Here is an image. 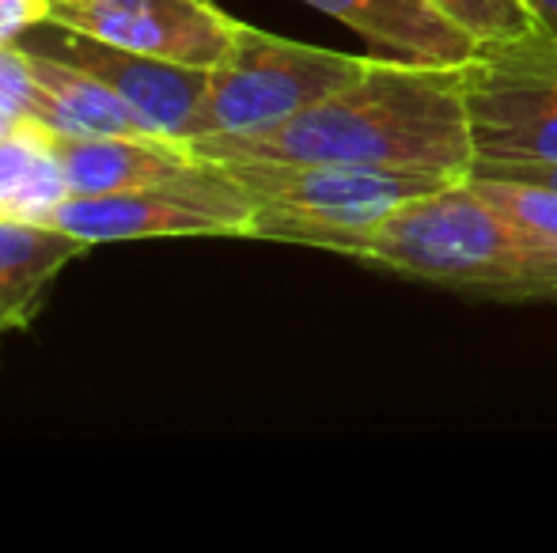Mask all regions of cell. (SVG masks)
<instances>
[{"mask_svg": "<svg viewBox=\"0 0 557 553\" xmlns=\"http://www.w3.org/2000/svg\"><path fill=\"white\" fill-rule=\"evenodd\" d=\"M304 4L342 20L380 58L462 65L478 50L474 38L444 20L429 0H304Z\"/></svg>", "mask_w": 557, "mask_h": 553, "instance_id": "cell-10", "label": "cell"}, {"mask_svg": "<svg viewBox=\"0 0 557 553\" xmlns=\"http://www.w3.org/2000/svg\"><path fill=\"white\" fill-rule=\"evenodd\" d=\"M91 243L50 224L0 221V338L35 323L53 280Z\"/></svg>", "mask_w": 557, "mask_h": 553, "instance_id": "cell-11", "label": "cell"}, {"mask_svg": "<svg viewBox=\"0 0 557 553\" xmlns=\"http://www.w3.org/2000/svg\"><path fill=\"white\" fill-rule=\"evenodd\" d=\"M50 148L65 171L69 193H125L198 186L221 171L201 160L183 140L163 137H61L50 134Z\"/></svg>", "mask_w": 557, "mask_h": 553, "instance_id": "cell-9", "label": "cell"}, {"mask_svg": "<svg viewBox=\"0 0 557 553\" xmlns=\"http://www.w3.org/2000/svg\"><path fill=\"white\" fill-rule=\"evenodd\" d=\"M61 198H69V183L50 148V129L23 122L0 137V221L46 224Z\"/></svg>", "mask_w": 557, "mask_h": 553, "instance_id": "cell-13", "label": "cell"}, {"mask_svg": "<svg viewBox=\"0 0 557 553\" xmlns=\"http://www.w3.org/2000/svg\"><path fill=\"white\" fill-rule=\"evenodd\" d=\"M474 175V171H470ZM478 175H500V178H520V183H535V186H550L557 190V167H485Z\"/></svg>", "mask_w": 557, "mask_h": 553, "instance_id": "cell-18", "label": "cell"}, {"mask_svg": "<svg viewBox=\"0 0 557 553\" xmlns=\"http://www.w3.org/2000/svg\"><path fill=\"white\" fill-rule=\"evenodd\" d=\"M444 20H451L462 35H470L478 46L520 38L539 27L528 0H429Z\"/></svg>", "mask_w": 557, "mask_h": 553, "instance_id": "cell-14", "label": "cell"}, {"mask_svg": "<svg viewBox=\"0 0 557 553\" xmlns=\"http://www.w3.org/2000/svg\"><path fill=\"white\" fill-rule=\"evenodd\" d=\"M232 178L255 198L250 239L296 243L357 259L368 236L403 201L441 190L459 178L418 175V171H368L337 163H224Z\"/></svg>", "mask_w": 557, "mask_h": 553, "instance_id": "cell-3", "label": "cell"}, {"mask_svg": "<svg viewBox=\"0 0 557 553\" xmlns=\"http://www.w3.org/2000/svg\"><path fill=\"white\" fill-rule=\"evenodd\" d=\"M53 0H0V46H20L35 27L50 20Z\"/></svg>", "mask_w": 557, "mask_h": 553, "instance_id": "cell-17", "label": "cell"}, {"mask_svg": "<svg viewBox=\"0 0 557 553\" xmlns=\"http://www.w3.org/2000/svg\"><path fill=\"white\" fill-rule=\"evenodd\" d=\"M20 126H23V122H15L12 114H4V111H0V137H4V134H12V129H20Z\"/></svg>", "mask_w": 557, "mask_h": 553, "instance_id": "cell-20", "label": "cell"}, {"mask_svg": "<svg viewBox=\"0 0 557 553\" xmlns=\"http://www.w3.org/2000/svg\"><path fill=\"white\" fill-rule=\"evenodd\" d=\"M364 65L368 58L319 50L243 23L232 53L213 68L190 140L265 134L357 80Z\"/></svg>", "mask_w": 557, "mask_h": 553, "instance_id": "cell-5", "label": "cell"}, {"mask_svg": "<svg viewBox=\"0 0 557 553\" xmlns=\"http://www.w3.org/2000/svg\"><path fill=\"white\" fill-rule=\"evenodd\" d=\"M46 23L198 68L221 65L243 27L213 0H53Z\"/></svg>", "mask_w": 557, "mask_h": 553, "instance_id": "cell-8", "label": "cell"}, {"mask_svg": "<svg viewBox=\"0 0 557 553\" xmlns=\"http://www.w3.org/2000/svg\"><path fill=\"white\" fill-rule=\"evenodd\" d=\"M474 171L557 167V38L543 27L478 46L459 65Z\"/></svg>", "mask_w": 557, "mask_h": 553, "instance_id": "cell-4", "label": "cell"}, {"mask_svg": "<svg viewBox=\"0 0 557 553\" xmlns=\"http://www.w3.org/2000/svg\"><path fill=\"white\" fill-rule=\"evenodd\" d=\"M84 243H122V239L160 236H247L255 224V198L221 163L209 183L168 186V190H125V193H69L46 216Z\"/></svg>", "mask_w": 557, "mask_h": 553, "instance_id": "cell-6", "label": "cell"}, {"mask_svg": "<svg viewBox=\"0 0 557 553\" xmlns=\"http://www.w3.org/2000/svg\"><path fill=\"white\" fill-rule=\"evenodd\" d=\"M357 262L467 300H557V247L520 228L470 178L403 201Z\"/></svg>", "mask_w": 557, "mask_h": 553, "instance_id": "cell-2", "label": "cell"}, {"mask_svg": "<svg viewBox=\"0 0 557 553\" xmlns=\"http://www.w3.org/2000/svg\"><path fill=\"white\" fill-rule=\"evenodd\" d=\"M27 50L69 61V65L99 76L137 114L145 134L183 140V144L194 137V122H198L209 80H213V68L148 58V53L122 50V46L53 27V23H42V30L35 35V42H27Z\"/></svg>", "mask_w": 557, "mask_h": 553, "instance_id": "cell-7", "label": "cell"}, {"mask_svg": "<svg viewBox=\"0 0 557 553\" xmlns=\"http://www.w3.org/2000/svg\"><path fill=\"white\" fill-rule=\"evenodd\" d=\"M470 183L485 193L497 209H505L520 228L539 236L543 243L557 247V190L535 183H520V178H500V175H470Z\"/></svg>", "mask_w": 557, "mask_h": 553, "instance_id": "cell-15", "label": "cell"}, {"mask_svg": "<svg viewBox=\"0 0 557 553\" xmlns=\"http://www.w3.org/2000/svg\"><path fill=\"white\" fill-rule=\"evenodd\" d=\"M27 50V46H23ZM30 76L46 91L53 106V129L61 137H152L137 122V114L107 88L99 76L69 65V61L46 58L27 50Z\"/></svg>", "mask_w": 557, "mask_h": 553, "instance_id": "cell-12", "label": "cell"}, {"mask_svg": "<svg viewBox=\"0 0 557 553\" xmlns=\"http://www.w3.org/2000/svg\"><path fill=\"white\" fill-rule=\"evenodd\" d=\"M528 8L535 12L539 27L557 38V0H528Z\"/></svg>", "mask_w": 557, "mask_h": 553, "instance_id": "cell-19", "label": "cell"}, {"mask_svg": "<svg viewBox=\"0 0 557 553\" xmlns=\"http://www.w3.org/2000/svg\"><path fill=\"white\" fill-rule=\"evenodd\" d=\"M0 111L12 114L15 122L53 129V106L30 76V61L23 46H0Z\"/></svg>", "mask_w": 557, "mask_h": 553, "instance_id": "cell-16", "label": "cell"}, {"mask_svg": "<svg viewBox=\"0 0 557 553\" xmlns=\"http://www.w3.org/2000/svg\"><path fill=\"white\" fill-rule=\"evenodd\" d=\"M190 152L213 163H337L441 178L474 171L459 65L403 58H368L357 80L296 118L250 137H198Z\"/></svg>", "mask_w": 557, "mask_h": 553, "instance_id": "cell-1", "label": "cell"}]
</instances>
